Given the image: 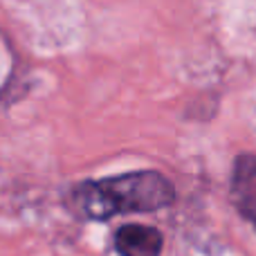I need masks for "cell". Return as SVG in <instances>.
I'll return each mask as SVG.
<instances>
[{"label": "cell", "mask_w": 256, "mask_h": 256, "mask_svg": "<svg viewBox=\"0 0 256 256\" xmlns=\"http://www.w3.org/2000/svg\"><path fill=\"white\" fill-rule=\"evenodd\" d=\"M115 248L122 256H160L164 236L148 225H124L115 234Z\"/></svg>", "instance_id": "2"}, {"label": "cell", "mask_w": 256, "mask_h": 256, "mask_svg": "<svg viewBox=\"0 0 256 256\" xmlns=\"http://www.w3.org/2000/svg\"><path fill=\"white\" fill-rule=\"evenodd\" d=\"M173 200L176 189L158 171L79 182L68 196L70 209L86 220H108L120 214H150L168 207Z\"/></svg>", "instance_id": "1"}]
</instances>
